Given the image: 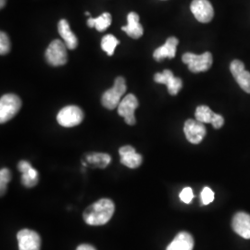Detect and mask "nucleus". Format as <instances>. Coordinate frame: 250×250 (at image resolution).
<instances>
[{"label":"nucleus","instance_id":"nucleus-1","mask_svg":"<svg viewBox=\"0 0 250 250\" xmlns=\"http://www.w3.org/2000/svg\"><path fill=\"white\" fill-rule=\"evenodd\" d=\"M115 211V205L111 199L102 198L96 203L90 205L83 211V220L85 224L99 226L109 222Z\"/></svg>","mask_w":250,"mask_h":250},{"label":"nucleus","instance_id":"nucleus-2","mask_svg":"<svg viewBox=\"0 0 250 250\" xmlns=\"http://www.w3.org/2000/svg\"><path fill=\"white\" fill-rule=\"evenodd\" d=\"M127 89L126 82L124 77H117L114 81V85L112 88L107 90L102 98L101 103L107 109H115L122 101V98Z\"/></svg>","mask_w":250,"mask_h":250},{"label":"nucleus","instance_id":"nucleus-3","mask_svg":"<svg viewBox=\"0 0 250 250\" xmlns=\"http://www.w3.org/2000/svg\"><path fill=\"white\" fill-rule=\"evenodd\" d=\"M182 61L188 65L190 72L198 73L207 72L210 69L213 62V58L210 52H205L201 55L186 53L183 55Z\"/></svg>","mask_w":250,"mask_h":250},{"label":"nucleus","instance_id":"nucleus-4","mask_svg":"<svg viewBox=\"0 0 250 250\" xmlns=\"http://www.w3.org/2000/svg\"><path fill=\"white\" fill-rule=\"evenodd\" d=\"M21 107V100L15 94H6L0 99V124H5L16 116Z\"/></svg>","mask_w":250,"mask_h":250},{"label":"nucleus","instance_id":"nucleus-5","mask_svg":"<svg viewBox=\"0 0 250 250\" xmlns=\"http://www.w3.org/2000/svg\"><path fill=\"white\" fill-rule=\"evenodd\" d=\"M67 45L62 40H53L45 51L46 62L54 67L65 65L68 62Z\"/></svg>","mask_w":250,"mask_h":250},{"label":"nucleus","instance_id":"nucleus-6","mask_svg":"<svg viewBox=\"0 0 250 250\" xmlns=\"http://www.w3.org/2000/svg\"><path fill=\"white\" fill-rule=\"evenodd\" d=\"M84 118V114L77 106H67L61 109L58 113L57 121L63 127H74L80 125Z\"/></svg>","mask_w":250,"mask_h":250},{"label":"nucleus","instance_id":"nucleus-7","mask_svg":"<svg viewBox=\"0 0 250 250\" xmlns=\"http://www.w3.org/2000/svg\"><path fill=\"white\" fill-rule=\"evenodd\" d=\"M138 99L134 94H129L122 99L121 103L118 106V113L121 117L125 119V123L128 125H134L136 123V119L134 116V112L138 107Z\"/></svg>","mask_w":250,"mask_h":250},{"label":"nucleus","instance_id":"nucleus-8","mask_svg":"<svg viewBox=\"0 0 250 250\" xmlns=\"http://www.w3.org/2000/svg\"><path fill=\"white\" fill-rule=\"evenodd\" d=\"M191 11L195 18L202 23L209 22L214 17V9L208 0H193Z\"/></svg>","mask_w":250,"mask_h":250},{"label":"nucleus","instance_id":"nucleus-9","mask_svg":"<svg viewBox=\"0 0 250 250\" xmlns=\"http://www.w3.org/2000/svg\"><path fill=\"white\" fill-rule=\"evenodd\" d=\"M19 250H40L41 237L37 232L23 229L17 233Z\"/></svg>","mask_w":250,"mask_h":250},{"label":"nucleus","instance_id":"nucleus-10","mask_svg":"<svg viewBox=\"0 0 250 250\" xmlns=\"http://www.w3.org/2000/svg\"><path fill=\"white\" fill-rule=\"evenodd\" d=\"M184 132L188 141L195 145L200 143L207 134L204 124L192 119L186 122L184 126Z\"/></svg>","mask_w":250,"mask_h":250},{"label":"nucleus","instance_id":"nucleus-11","mask_svg":"<svg viewBox=\"0 0 250 250\" xmlns=\"http://www.w3.org/2000/svg\"><path fill=\"white\" fill-rule=\"evenodd\" d=\"M154 81L158 83L166 84L171 96H176L183 87V81L179 77H175L170 70H164L162 73H156L154 75Z\"/></svg>","mask_w":250,"mask_h":250},{"label":"nucleus","instance_id":"nucleus-12","mask_svg":"<svg viewBox=\"0 0 250 250\" xmlns=\"http://www.w3.org/2000/svg\"><path fill=\"white\" fill-rule=\"evenodd\" d=\"M119 153L121 156V163L130 169L138 168L143 162V157L135 151L132 146H122Z\"/></svg>","mask_w":250,"mask_h":250},{"label":"nucleus","instance_id":"nucleus-13","mask_svg":"<svg viewBox=\"0 0 250 250\" xmlns=\"http://www.w3.org/2000/svg\"><path fill=\"white\" fill-rule=\"evenodd\" d=\"M179 44V40L174 37L171 36L169 37L165 44L158 47L153 54V58L155 59L156 62H162L164 59H173L176 55V48Z\"/></svg>","mask_w":250,"mask_h":250},{"label":"nucleus","instance_id":"nucleus-14","mask_svg":"<svg viewBox=\"0 0 250 250\" xmlns=\"http://www.w3.org/2000/svg\"><path fill=\"white\" fill-rule=\"evenodd\" d=\"M232 230L245 239H250V215L246 212H237L233 216Z\"/></svg>","mask_w":250,"mask_h":250},{"label":"nucleus","instance_id":"nucleus-15","mask_svg":"<svg viewBox=\"0 0 250 250\" xmlns=\"http://www.w3.org/2000/svg\"><path fill=\"white\" fill-rule=\"evenodd\" d=\"M127 25L122 27V30L128 36L134 39H138L143 36V26L139 22V15L137 13L130 12L127 16Z\"/></svg>","mask_w":250,"mask_h":250},{"label":"nucleus","instance_id":"nucleus-16","mask_svg":"<svg viewBox=\"0 0 250 250\" xmlns=\"http://www.w3.org/2000/svg\"><path fill=\"white\" fill-rule=\"evenodd\" d=\"M58 30L63 39V42L65 43V45H67V47L72 50L75 49L78 45V39L73 34L69 22L65 19L60 21L58 24Z\"/></svg>","mask_w":250,"mask_h":250},{"label":"nucleus","instance_id":"nucleus-17","mask_svg":"<svg viewBox=\"0 0 250 250\" xmlns=\"http://www.w3.org/2000/svg\"><path fill=\"white\" fill-rule=\"evenodd\" d=\"M193 236L189 232H181L175 236L166 250H193Z\"/></svg>","mask_w":250,"mask_h":250},{"label":"nucleus","instance_id":"nucleus-18","mask_svg":"<svg viewBox=\"0 0 250 250\" xmlns=\"http://www.w3.org/2000/svg\"><path fill=\"white\" fill-rule=\"evenodd\" d=\"M112 22V17L108 12H104L98 18H89L87 21V25L90 28L96 27L99 32L106 31L108 27L110 26Z\"/></svg>","mask_w":250,"mask_h":250},{"label":"nucleus","instance_id":"nucleus-19","mask_svg":"<svg viewBox=\"0 0 250 250\" xmlns=\"http://www.w3.org/2000/svg\"><path fill=\"white\" fill-rule=\"evenodd\" d=\"M86 160L90 164L100 169H105L110 163L111 158L106 153H92L86 156Z\"/></svg>","mask_w":250,"mask_h":250},{"label":"nucleus","instance_id":"nucleus-20","mask_svg":"<svg viewBox=\"0 0 250 250\" xmlns=\"http://www.w3.org/2000/svg\"><path fill=\"white\" fill-rule=\"evenodd\" d=\"M214 112L208 106H199L196 109V120L203 124H211Z\"/></svg>","mask_w":250,"mask_h":250},{"label":"nucleus","instance_id":"nucleus-21","mask_svg":"<svg viewBox=\"0 0 250 250\" xmlns=\"http://www.w3.org/2000/svg\"><path fill=\"white\" fill-rule=\"evenodd\" d=\"M119 44H120V41L112 35H107V36H104L101 40V47L108 56L113 55L115 51V48Z\"/></svg>","mask_w":250,"mask_h":250},{"label":"nucleus","instance_id":"nucleus-22","mask_svg":"<svg viewBox=\"0 0 250 250\" xmlns=\"http://www.w3.org/2000/svg\"><path fill=\"white\" fill-rule=\"evenodd\" d=\"M239 84V86L244 90L246 93L250 94V72L248 71H244L240 73L236 78H234Z\"/></svg>","mask_w":250,"mask_h":250},{"label":"nucleus","instance_id":"nucleus-23","mask_svg":"<svg viewBox=\"0 0 250 250\" xmlns=\"http://www.w3.org/2000/svg\"><path fill=\"white\" fill-rule=\"evenodd\" d=\"M11 180V172L9 169L3 168L0 170V190H1V197L4 196V194L7 191L8 184Z\"/></svg>","mask_w":250,"mask_h":250},{"label":"nucleus","instance_id":"nucleus-24","mask_svg":"<svg viewBox=\"0 0 250 250\" xmlns=\"http://www.w3.org/2000/svg\"><path fill=\"white\" fill-rule=\"evenodd\" d=\"M10 48H11V45H10L9 36H7L6 33L1 32L0 33V54L3 56L9 53Z\"/></svg>","mask_w":250,"mask_h":250},{"label":"nucleus","instance_id":"nucleus-25","mask_svg":"<svg viewBox=\"0 0 250 250\" xmlns=\"http://www.w3.org/2000/svg\"><path fill=\"white\" fill-rule=\"evenodd\" d=\"M246 69H245V64L238 61V60H234L231 62L230 65V71L232 72V75L236 78L240 73L244 72Z\"/></svg>","mask_w":250,"mask_h":250},{"label":"nucleus","instance_id":"nucleus-26","mask_svg":"<svg viewBox=\"0 0 250 250\" xmlns=\"http://www.w3.org/2000/svg\"><path fill=\"white\" fill-rule=\"evenodd\" d=\"M214 200V193L209 188H203L201 192V201L203 205H208Z\"/></svg>","mask_w":250,"mask_h":250},{"label":"nucleus","instance_id":"nucleus-27","mask_svg":"<svg viewBox=\"0 0 250 250\" xmlns=\"http://www.w3.org/2000/svg\"><path fill=\"white\" fill-rule=\"evenodd\" d=\"M194 198V194L192 188H186L180 193V199L186 204H190Z\"/></svg>","mask_w":250,"mask_h":250},{"label":"nucleus","instance_id":"nucleus-28","mask_svg":"<svg viewBox=\"0 0 250 250\" xmlns=\"http://www.w3.org/2000/svg\"><path fill=\"white\" fill-rule=\"evenodd\" d=\"M39 178H33L31 177L28 173H22L21 175V184L25 187V188H31L36 187L38 184Z\"/></svg>","mask_w":250,"mask_h":250},{"label":"nucleus","instance_id":"nucleus-29","mask_svg":"<svg viewBox=\"0 0 250 250\" xmlns=\"http://www.w3.org/2000/svg\"><path fill=\"white\" fill-rule=\"evenodd\" d=\"M211 125H213L215 129H220L223 127V125H224V117L220 114H217L215 113L214 117L212 119V122H211Z\"/></svg>","mask_w":250,"mask_h":250},{"label":"nucleus","instance_id":"nucleus-30","mask_svg":"<svg viewBox=\"0 0 250 250\" xmlns=\"http://www.w3.org/2000/svg\"><path fill=\"white\" fill-rule=\"evenodd\" d=\"M32 168L31 164L26 161H21L19 162L18 170L21 172V173H25L28 170Z\"/></svg>","mask_w":250,"mask_h":250},{"label":"nucleus","instance_id":"nucleus-31","mask_svg":"<svg viewBox=\"0 0 250 250\" xmlns=\"http://www.w3.org/2000/svg\"><path fill=\"white\" fill-rule=\"evenodd\" d=\"M76 250H97L93 246H91V245H88V244H82L80 245Z\"/></svg>","mask_w":250,"mask_h":250},{"label":"nucleus","instance_id":"nucleus-32","mask_svg":"<svg viewBox=\"0 0 250 250\" xmlns=\"http://www.w3.org/2000/svg\"><path fill=\"white\" fill-rule=\"evenodd\" d=\"M6 2H7V0H1L0 1V8L1 9H3L6 6Z\"/></svg>","mask_w":250,"mask_h":250}]
</instances>
